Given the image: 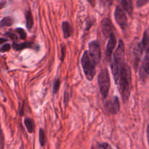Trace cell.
<instances>
[{
  "label": "cell",
  "mask_w": 149,
  "mask_h": 149,
  "mask_svg": "<svg viewBox=\"0 0 149 149\" xmlns=\"http://www.w3.org/2000/svg\"><path fill=\"white\" fill-rule=\"evenodd\" d=\"M131 77H132V73H131L130 67L127 63H124L121 68L120 76H119V89L120 92L122 100L125 103H127L129 100L131 90Z\"/></svg>",
  "instance_id": "1"
},
{
  "label": "cell",
  "mask_w": 149,
  "mask_h": 149,
  "mask_svg": "<svg viewBox=\"0 0 149 149\" xmlns=\"http://www.w3.org/2000/svg\"><path fill=\"white\" fill-rule=\"evenodd\" d=\"M125 44H124L123 41L121 39V40H119V45H118L116 51H115L114 53H113V61H112V63L111 65L113 77V79H114L115 82H116V84H117L118 81H119L121 68H122V65L125 63V62H124V60H125Z\"/></svg>",
  "instance_id": "2"
},
{
  "label": "cell",
  "mask_w": 149,
  "mask_h": 149,
  "mask_svg": "<svg viewBox=\"0 0 149 149\" xmlns=\"http://www.w3.org/2000/svg\"><path fill=\"white\" fill-rule=\"evenodd\" d=\"M81 65H82L83 71L86 76V78L89 81H92L95 75V63L92 59L90 53L87 51L84 52L81 58Z\"/></svg>",
  "instance_id": "3"
},
{
  "label": "cell",
  "mask_w": 149,
  "mask_h": 149,
  "mask_svg": "<svg viewBox=\"0 0 149 149\" xmlns=\"http://www.w3.org/2000/svg\"><path fill=\"white\" fill-rule=\"evenodd\" d=\"M98 84L100 87V92L103 98H106L109 95L111 86L110 77L109 71L106 68H103L98 76Z\"/></svg>",
  "instance_id": "4"
},
{
  "label": "cell",
  "mask_w": 149,
  "mask_h": 149,
  "mask_svg": "<svg viewBox=\"0 0 149 149\" xmlns=\"http://www.w3.org/2000/svg\"><path fill=\"white\" fill-rule=\"evenodd\" d=\"M89 53L95 65L100 63L101 59V50L97 41H93L89 44Z\"/></svg>",
  "instance_id": "5"
},
{
  "label": "cell",
  "mask_w": 149,
  "mask_h": 149,
  "mask_svg": "<svg viewBox=\"0 0 149 149\" xmlns=\"http://www.w3.org/2000/svg\"><path fill=\"white\" fill-rule=\"evenodd\" d=\"M114 16L117 24L120 26L121 29L125 30L127 27V17L125 14V11L120 6H117L116 7Z\"/></svg>",
  "instance_id": "6"
},
{
  "label": "cell",
  "mask_w": 149,
  "mask_h": 149,
  "mask_svg": "<svg viewBox=\"0 0 149 149\" xmlns=\"http://www.w3.org/2000/svg\"><path fill=\"white\" fill-rule=\"evenodd\" d=\"M101 29L103 34L105 37H110L112 34H113L114 27L112 23L111 20L109 17H105L101 21Z\"/></svg>",
  "instance_id": "7"
},
{
  "label": "cell",
  "mask_w": 149,
  "mask_h": 149,
  "mask_svg": "<svg viewBox=\"0 0 149 149\" xmlns=\"http://www.w3.org/2000/svg\"><path fill=\"white\" fill-rule=\"evenodd\" d=\"M116 45V39L115 37L114 34H112L111 36L109 37V40L108 42L107 46H106V59L108 61H111V55L113 52L115 47Z\"/></svg>",
  "instance_id": "8"
},
{
  "label": "cell",
  "mask_w": 149,
  "mask_h": 149,
  "mask_svg": "<svg viewBox=\"0 0 149 149\" xmlns=\"http://www.w3.org/2000/svg\"><path fill=\"white\" fill-rule=\"evenodd\" d=\"M108 110L111 114H116L120 109V103L117 97H114L113 100H111L107 105Z\"/></svg>",
  "instance_id": "9"
},
{
  "label": "cell",
  "mask_w": 149,
  "mask_h": 149,
  "mask_svg": "<svg viewBox=\"0 0 149 149\" xmlns=\"http://www.w3.org/2000/svg\"><path fill=\"white\" fill-rule=\"evenodd\" d=\"M141 74V77H145L146 76V77L147 76H149V54L146 55L143 61Z\"/></svg>",
  "instance_id": "10"
},
{
  "label": "cell",
  "mask_w": 149,
  "mask_h": 149,
  "mask_svg": "<svg viewBox=\"0 0 149 149\" xmlns=\"http://www.w3.org/2000/svg\"><path fill=\"white\" fill-rule=\"evenodd\" d=\"M63 31V36L65 39H68L71 36L73 33V28L68 22L65 21L62 24Z\"/></svg>",
  "instance_id": "11"
},
{
  "label": "cell",
  "mask_w": 149,
  "mask_h": 149,
  "mask_svg": "<svg viewBox=\"0 0 149 149\" xmlns=\"http://www.w3.org/2000/svg\"><path fill=\"white\" fill-rule=\"evenodd\" d=\"M142 49L145 50L146 52L149 53V34H148L147 31H146L143 34V37L142 42L141 45Z\"/></svg>",
  "instance_id": "12"
},
{
  "label": "cell",
  "mask_w": 149,
  "mask_h": 149,
  "mask_svg": "<svg viewBox=\"0 0 149 149\" xmlns=\"http://www.w3.org/2000/svg\"><path fill=\"white\" fill-rule=\"evenodd\" d=\"M24 124L29 133H33L34 132L35 124L33 119H31V118H26L24 119Z\"/></svg>",
  "instance_id": "13"
},
{
  "label": "cell",
  "mask_w": 149,
  "mask_h": 149,
  "mask_svg": "<svg viewBox=\"0 0 149 149\" xmlns=\"http://www.w3.org/2000/svg\"><path fill=\"white\" fill-rule=\"evenodd\" d=\"M31 47H32V42H25L21 44L13 43V49L17 51L22 50V49H26V48Z\"/></svg>",
  "instance_id": "14"
},
{
  "label": "cell",
  "mask_w": 149,
  "mask_h": 149,
  "mask_svg": "<svg viewBox=\"0 0 149 149\" xmlns=\"http://www.w3.org/2000/svg\"><path fill=\"white\" fill-rule=\"evenodd\" d=\"M26 26L28 29H31L33 25V18L32 13L30 10H28L26 13Z\"/></svg>",
  "instance_id": "15"
},
{
  "label": "cell",
  "mask_w": 149,
  "mask_h": 149,
  "mask_svg": "<svg viewBox=\"0 0 149 149\" xmlns=\"http://www.w3.org/2000/svg\"><path fill=\"white\" fill-rule=\"evenodd\" d=\"M14 23V20L11 17H4L2 20H1V27H8V26H12Z\"/></svg>",
  "instance_id": "16"
},
{
  "label": "cell",
  "mask_w": 149,
  "mask_h": 149,
  "mask_svg": "<svg viewBox=\"0 0 149 149\" xmlns=\"http://www.w3.org/2000/svg\"><path fill=\"white\" fill-rule=\"evenodd\" d=\"M39 142H40V145L42 147L45 145V142H46V137H45V131L43 129L39 130Z\"/></svg>",
  "instance_id": "17"
},
{
  "label": "cell",
  "mask_w": 149,
  "mask_h": 149,
  "mask_svg": "<svg viewBox=\"0 0 149 149\" xmlns=\"http://www.w3.org/2000/svg\"><path fill=\"white\" fill-rule=\"evenodd\" d=\"M60 85H61V81L60 79H57L55 80L53 83V93L54 94H57L60 89Z\"/></svg>",
  "instance_id": "18"
},
{
  "label": "cell",
  "mask_w": 149,
  "mask_h": 149,
  "mask_svg": "<svg viewBox=\"0 0 149 149\" xmlns=\"http://www.w3.org/2000/svg\"><path fill=\"white\" fill-rule=\"evenodd\" d=\"M16 31L17 32L19 35H20V37L22 39L25 40L26 39V32L23 30V29H21V28H17L16 29Z\"/></svg>",
  "instance_id": "19"
},
{
  "label": "cell",
  "mask_w": 149,
  "mask_h": 149,
  "mask_svg": "<svg viewBox=\"0 0 149 149\" xmlns=\"http://www.w3.org/2000/svg\"><path fill=\"white\" fill-rule=\"evenodd\" d=\"M10 49H11V46H10V44H5V45H3L1 46L0 51H1V52H5L10 51Z\"/></svg>",
  "instance_id": "20"
},
{
  "label": "cell",
  "mask_w": 149,
  "mask_h": 149,
  "mask_svg": "<svg viewBox=\"0 0 149 149\" xmlns=\"http://www.w3.org/2000/svg\"><path fill=\"white\" fill-rule=\"evenodd\" d=\"M149 0H137L136 5L138 7H141L143 6L146 5L148 2Z\"/></svg>",
  "instance_id": "21"
},
{
  "label": "cell",
  "mask_w": 149,
  "mask_h": 149,
  "mask_svg": "<svg viewBox=\"0 0 149 149\" xmlns=\"http://www.w3.org/2000/svg\"><path fill=\"white\" fill-rule=\"evenodd\" d=\"M69 98H70L69 93H68L67 91H65V94H64V103H65V106L68 105V102H69V100H70Z\"/></svg>",
  "instance_id": "22"
},
{
  "label": "cell",
  "mask_w": 149,
  "mask_h": 149,
  "mask_svg": "<svg viewBox=\"0 0 149 149\" xmlns=\"http://www.w3.org/2000/svg\"><path fill=\"white\" fill-rule=\"evenodd\" d=\"M99 146L103 149H113V148H112V147L111 146L109 143H100V145H99Z\"/></svg>",
  "instance_id": "23"
},
{
  "label": "cell",
  "mask_w": 149,
  "mask_h": 149,
  "mask_svg": "<svg viewBox=\"0 0 149 149\" xmlns=\"http://www.w3.org/2000/svg\"><path fill=\"white\" fill-rule=\"evenodd\" d=\"M61 61H63V59L65 58V45H63V46L62 47V49H61Z\"/></svg>",
  "instance_id": "24"
},
{
  "label": "cell",
  "mask_w": 149,
  "mask_h": 149,
  "mask_svg": "<svg viewBox=\"0 0 149 149\" xmlns=\"http://www.w3.org/2000/svg\"><path fill=\"white\" fill-rule=\"evenodd\" d=\"M5 35L8 36L10 38V39H13V40H15V39H17V36H16L15 34H14V33H5Z\"/></svg>",
  "instance_id": "25"
},
{
  "label": "cell",
  "mask_w": 149,
  "mask_h": 149,
  "mask_svg": "<svg viewBox=\"0 0 149 149\" xmlns=\"http://www.w3.org/2000/svg\"><path fill=\"white\" fill-rule=\"evenodd\" d=\"M87 1H88L89 3L91 4L92 7H95V0H87Z\"/></svg>",
  "instance_id": "26"
},
{
  "label": "cell",
  "mask_w": 149,
  "mask_h": 149,
  "mask_svg": "<svg viewBox=\"0 0 149 149\" xmlns=\"http://www.w3.org/2000/svg\"><path fill=\"white\" fill-rule=\"evenodd\" d=\"M146 135H147V141H148V146H149V125H148V127H147Z\"/></svg>",
  "instance_id": "27"
},
{
  "label": "cell",
  "mask_w": 149,
  "mask_h": 149,
  "mask_svg": "<svg viewBox=\"0 0 149 149\" xmlns=\"http://www.w3.org/2000/svg\"><path fill=\"white\" fill-rule=\"evenodd\" d=\"M117 1H119V3H120V2H121V1H122V0H117Z\"/></svg>",
  "instance_id": "28"
}]
</instances>
